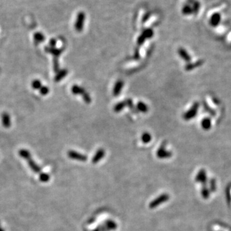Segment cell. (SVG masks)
I'll return each mask as SVG.
<instances>
[{
  "instance_id": "6da1fadb",
  "label": "cell",
  "mask_w": 231,
  "mask_h": 231,
  "mask_svg": "<svg viewBox=\"0 0 231 231\" xmlns=\"http://www.w3.org/2000/svg\"><path fill=\"white\" fill-rule=\"evenodd\" d=\"M199 106L200 104L198 101L194 102V103L193 104L191 107L183 114V119L186 121H189L193 119L197 115Z\"/></svg>"
},
{
  "instance_id": "7a4b0ae2",
  "label": "cell",
  "mask_w": 231,
  "mask_h": 231,
  "mask_svg": "<svg viewBox=\"0 0 231 231\" xmlns=\"http://www.w3.org/2000/svg\"><path fill=\"white\" fill-rule=\"evenodd\" d=\"M116 228V224L114 221L109 220V221L105 222V223L103 225H100V226L98 227L93 231H110L115 230Z\"/></svg>"
},
{
  "instance_id": "3957f363",
  "label": "cell",
  "mask_w": 231,
  "mask_h": 231,
  "mask_svg": "<svg viewBox=\"0 0 231 231\" xmlns=\"http://www.w3.org/2000/svg\"><path fill=\"white\" fill-rule=\"evenodd\" d=\"M169 199V196L167 194H163L160 197L155 198V200L152 201L149 205V207L150 209H155L157 207L160 205L161 203L165 202Z\"/></svg>"
},
{
  "instance_id": "277c9868",
  "label": "cell",
  "mask_w": 231,
  "mask_h": 231,
  "mask_svg": "<svg viewBox=\"0 0 231 231\" xmlns=\"http://www.w3.org/2000/svg\"><path fill=\"white\" fill-rule=\"evenodd\" d=\"M68 157L73 160L82 161V162H85L87 160V157L86 155L80 154L79 152H77L74 150H69L68 153Z\"/></svg>"
},
{
  "instance_id": "5b68a950",
  "label": "cell",
  "mask_w": 231,
  "mask_h": 231,
  "mask_svg": "<svg viewBox=\"0 0 231 231\" xmlns=\"http://www.w3.org/2000/svg\"><path fill=\"white\" fill-rule=\"evenodd\" d=\"M172 154L166 150V143H163L157 152V156L160 159H166L171 157Z\"/></svg>"
},
{
  "instance_id": "8992f818",
  "label": "cell",
  "mask_w": 231,
  "mask_h": 231,
  "mask_svg": "<svg viewBox=\"0 0 231 231\" xmlns=\"http://www.w3.org/2000/svg\"><path fill=\"white\" fill-rule=\"evenodd\" d=\"M221 15L218 13H214L211 15V17L209 19V24L213 27H216L219 25L220 21H221Z\"/></svg>"
},
{
  "instance_id": "52a82bcc",
  "label": "cell",
  "mask_w": 231,
  "mask_h": 231,
  "mask_svg": "<svg viewBox=\"0 0 231 231\" xmlns=\"http://www.w3.org/2000/svg\"><path fill=\"white\" fill-rule=\"evenodd\" d=\"M105 150L102 148H100L97 150V152H96V154L94 155V157L92 159V163L93 164H96L101 160L102 158H103L105 157Z\"/></svg>"
},
{
  "instance_id": "ba28073f",
  "label": "cell",
  "mask_w": 231,
  "mask_h": 231,
  "mask_svg": "<svg viewBox=\"0 0 231 231\" xmlns=\"http://www.w3.org/2000/svg\"><path fill=\"white\" fill-rule=\"evenodd\" d=\"M178 54L184 60H185L187 62H190L191 60V57L189 55V53L187 52V51L183 48H180L178 49Z\"/></svg>"
},
{
  "instance_id": "9c48e42d",
  "label": "cell",
  "mask_w": 231,
  "mask_h": 231,
  "mask_svg": "<svg viewBox=\"0 0 231 231\" xmlns=\"http://www.w3.org/2000/svg\"><path fill=\"white\" fill-rule=\"evenodd\" d=\"M84 23V15L83 14H80L79 15V17L77 18V22L75 23V28H76L78 32H81L83 29Z\"/></svg>"
},
{
  "instance_id": "30bf717a",
  "label": "cell",
  "mask_w": 231,
  "mask_h": 231,
  "mask_svg": "<svg viewBox=\"0 0 231 231\" xmlns=\"http://www.w3.org/2000/svg\"><path fill=\"white\" fill-rule=\"evenodd\" d=\"M203 63H204V61L203 60H198L193 63L189 62L187 64H186V66H185V69H186V71L193 70V69H194L195 68H198V67H200L202 65H203Z\"/></svg>"
},
{
  "instance_id": "8fae6325",
  "label": "cell",
  "mask_w": 231,
  "mask_h": 231,
  "mask_svg": "<svg viewBox=\"0 0 231 231\" xmlns=\"http://www.w3.org/2000/svg\"><path fill=\"white\" fill-rule=\"evenodd\" d=\"M27 161H28V165L29 166V167L31 168V170L33 171L34 172L38 173L41 171V167H40L39 166L37 165V163L35 162V161L32 159V158L27 160Z\"/></svg>"
},
{
  "instance_id": "7c38bea8",
  "label": "cell",
  "mask_w": 231,
  "mask_h": 231,
  "mask_svg": "<svg viewBox=\"0 0 231 231\" xmlns=\"http://www.w3.org/2000/svg\"><path fill=\"white\" fill-rule=\"evenodd\" d=\"M211 120L208 117L204 118L201 122V127L203 128V130L207 131L211 129Z\"/></svg>"
},
{
  "instance_id": "4fadbf2b",
  "label": "cell",
  "mask_w": 231,
  "mask_h": 231,
  "mask_svg": "<svg viewBox=\"0 0 231 231\" xmlns=\"http://www.w3.org/2000/svg\"><path fill=\"white\" fill-rule=\"evenodd\" d=\"M124 85V83L122 80H118L116 82L114 87L113 89V95L115 96H118L120 94L121 91L122 90V88Z\"/></svg>"
},
{
  "instance_id": "5bb4252c",
  "label": "cell",
  "mask_w": 231,
  "mask_h": 231,
  "mask_svg": "<svg viewBox=\"0 0 231 231\" xmlns=\"http://www.w3.org/2000/svg\"><path fill=\"white\" fill-rule=\"evenodd\" d=\"M1 118L3 125L6 128L10 127V125H11V120H10V116L6 112H4L1 116Z\"/></svg>"
},
{
  "instance_id": "9a60e30c",
  "label": "cell",
  "mask_w": 231,
  "mask_h": 231,
  "mask_svg": "<svg viewBox=\"0 0 231 231\" xmlns=\"http://www.w3.org/2000/svg\"><path fill=\"white\" fill-rule=\"evenodd\" d=\"M46 51L48 53H50L54 56V57H58L59 55H60L62 52V50L60 49H57V48H55L54 47H47L46 48Z\"/></svg>"
},
{
  "instance_id": "2e32d148",
  "label": "cell",
  "mask_w": 231,
  "mask_h": 231,
  "mask_svg": "<svg viewBox=\"0 0 231 231\" xmlns=\"http://www.w3.org/2000/svg\"><path fill=\"white\" fill-rule=\"evenodd\" d=\"M71 92L75 95H82L83 94L85 93V91L84 88L80 87L77 85H74L71 87Z\"/></svg>"
},
{
  "instance_id": "e0dca14e",
  "label": "cell",
  "mask_w": 231,
  "mask_h": 231,
  "mask_svg": "<svg viewBox=\"0 0 231 231\" xmlns=\"http://www.w3.org/2000/svg\"><path fill=\"white\" fill-rule=\"evenodd\" d=\"M136 108L138 111L143 112V113H146L148 111V107L147 105L143 101H139L137 104Z\"/></svg>"
},
{
  "instance_id": "ac0fdd59",
  "label": "cell",
  "mask_w": 231,
  "mask_h": 231,
  "mask_svg": "<svg viewBox=\"0 0 231 231\" xmlns=\"http://www.w3.org/2000/svg\"><path fill=\"white\" fill-rule=\"evenodd\" d=\"M68 75V70L66 69H62V70L59 71L57 75L55 77V82H59L61 80H62L66 75Z\"/></svg>"
},
{
  "instance_id": "d6986e66",
  "label": "cell",
  "mask_w": 231,
  "mask_h": 231,
  "mask_svg": "<svg viewBox=\"0 0 231 231\" xmlns=\"http://www.w3.org/2000/svg\"><path fill=\"white\" fill-rule=\"evenodd\" d=\"M19 155L21 157L23 158V159H25L26 160H28L29 159H30V158H32L31 154L27 150H25V149L20 150L19 151Z\"/></svg>"
},
{
  "instance_id": "ffe728a7",
  "label": "cell",
  "mask_w": 231,
  "mask_h": 231,
  "mask_svg": "<svg viewBox=\"0 0 231 231\" xmlns=\"http://www.w3.org/2000/svg\"><path fill=\"white\" fill-rule=\"evenodd\" d=\"M182 14H183L184 15H188L193 14L192 7H191V5L189 4H186L184 5L183 8H182Z\"/></svg>"
},
{
  "instance_id": "44dd1931",
  "label": "cell",
  "mask_w": 231,
  "mask_h": 231,
  "mask_svg": "<svg viewBox=\"0 0 231 231\" xmlns=\"http://www.w3.org/2000/svg\"><path fill=\"white\" fill-rule=\"evenodd\" d=\"M127 105H126L125 101H120L119 103H118L117 104L115 105V106L114 107V111L116 112H119L120 111H122V110L125 108V107Z\"/></svg>"
},
{
  "instance_id": "7402d4cb",
  "label": "cell",
  "mask_w": 231,
  "mask_h": 231,
  "mask_svg": "<svg viewBox=\"0 0 231 231\" xmlns=\"http://www.w3.org/2000/svg\"><path fill=\"white\" fill-rule=\"evenodd\" d=\"M141 140L144 144L148 143L152 140V136L148 132H144L141 136Z\"/></svg>"
},
{
  "instance_id": "603a6c76",
  "label": "cell",
  "mask_w": 231,
  "mask_h": 231,
  "mask_svg": "<svg viewBox=\"0 0 231 231\" xmlns=\"http://www.w3.org/2000/svg\"><path fill=\"white\" fill-rule=\"evenodd\" d=\"M126 102V105L128 107V108H129L134 113H137L138 112V110H137V108H135V107H134V105L132 102V100H131V99L128 98L127 99V100H125Z\"/></svg>"
},
{
  "instance_id": "cb8c5ba5",
  "label": "cell",
  "mask_w": 231,
  "mask_h": 231,
  "mask_svg": "<svg viewBox=\"0 0 231 231\" xmlns=\"http://www.w3.org/2000/svg\"><path fill=\"white\" fill-rule=\"evenodd\" d=\"M192 9H193V14H197L198 12H199V10H200V3L198 2V1H195V2L193 3V4L192 5Z\"/></svg>"
},
{
  "instance_id": "d4e9b609",
  "label": "cell",
  "mask_w": 231,
  "mask_h": 231,
  "mask_svg": "<svg viewBox=\"0 0 231 231\" xmlns=\"http://www.w3.org/2000/svg\"><path fill=\"white\" fill-rule=\"evenodd\" d=\"M50 177L49 175L46 173H41L39 175V180L40 181L42 182H47L50 181Z\"/></svg>"
},
{
  "instance_id": "484cf974",
  "label": "cell",
  "mask_w": 231,
  "mask_h": 231,
  "mask_svg": "<svg viewBox=\"0 0 231 231\" xmlns=\"http://www.w3.org/2000/svg\"><path fill=\"white\" fill-rule=\"evenodd\" d=\"M35 41L37 42H41L44 40V37L41 33H37L34 35Z\"/></svg>"
},
{
  "instance_id": "4316f807",
  "label": "cell",
  "mask_w": 231,
  "mask_h": 231,
  "mask_svg": "<svg viewBox=\"0 0 231 231\" xmlns=\"http://www.w3.org/2000/svg\"><path fill=\"white\" fill-rule=\"evenodd\" d=\"M32 87H33V88L35 89H41L42 87V84L40 80H35L33 82H32Z\"/></svg>"
},
{
  "instance_id": "83f0119b",
  "label": "cell",
  "mask_w": 231,
  "mask_h": 231,
  "mask_svg": "<svg viewBox=\"0 0 231 231\" xmlns=\"http://www.w3.org/2000/svg\"><path fill=\"white\" fill-rule=\"evenodd\" d=\"M143 35L145 37H146V38L150 39V38H151V37H152L153 35H154V32H153V31L151 29H148L143 32Z\"/></svg>"
},
{
  "instance_id": "f1b7e54d",
  "label": "cell",
  "mask_w": 231,
  "mask_h": 231,
  "mask_svg": "<svg viewBox=\"0 0 231 231\" xmlns=\"http://www.w3.org/2000/svg\"><path fill=\"white\" fill-rule=\"evenodd\" d=\"M203 108H204V109H205V111L206 112H207L209 114H210L212 116L215 115V112H214V111L208 106V105L205 102H203Z\"/></svg>"
},
{
  "instance_id": "f546056e",
  "label": "cell",
  "mask_w": 231,
  "mask_h": 231,
  "mask_svg": "<svg viewBox=\"0 0 231 231\" xmlns=\"http://www.w3.org/2000/svg\"><path fill=\"white\" fill-rule=\"evenodd\" d=\"M82 98H83V100L86 103H90L91 101V96L90 95H89L87 93L85 92V93H84L82 95Z\"/></svg>"
},
{
  "instance_id": "4dcf8cb0",
  "label": "cell",
  "mask_w": 231,
  "mask_h": 231,
  "mask_svg": "<svg viewBox=\"0 0 231 231\" xmlns=\"http://www.w3.org/2000/svg\"><path fill=\"white\" fill-rule=\"evenodd\" d=\"M39 90H40V93H41V95L43 96L48 95V94L49 93V91H50L49 88L46 86H42Z\"/></svg>"
},
{
  "instance_id": "1f68e13d",
  "label": "cell",
  "mask_w": 231,
  "mask_h": 231,
  "mask_svg": "<svg viewBox=\"0 0 231 231\" xmlns=\"http://www.w3.org/2000/svg\"><path fill=\"white\" fill-rule=\"evenodd\" d=\"M53 67H54L55 71L56 73H58L59 71V65L57 57H55L53 58Z\"/></svg>"
},
{
  "instance_id": "d6a6232c",
  "label": "cell",
  "mask_w": 231,
  "mask_h": 231,
  "mask_svg": "<svg viewBox=\"0 0 231 231\" xmlns=\"http://www.w3.org/2000/svg\"><path fill=\"white\" fill-rule=\"evenodd\" d=\"M145 39H146V37H145L143 34L141 35L139 37V38L138 39V44L139 45H141L142 44L144 43V42L145 41Z\"/></svg>"
},
{
  "instance_id": "836d02e7",
  "label": "cell",
  "mask_w": 231,
  "mask_h": 231,
  "mask_svg": "<svg viewBox=\"0 0 231 231\" xmlns=\"http://www.w3.org/2000/svg\"><path fill=\"white\" fill-rule=\"evenodd\" d=\"M50 44L51 45V47H55L56 45V41L55 39H52L50 41Z\"/></svg>"
},
{
  "instance_id": "e575fe53",
  "label": "cell",
  "mask_w": 231,
  "mask_h": 231,
  "mask_svg": "<svg viewBox=\"0 0 231 231\" xmlns=\"http://www.w3.org/2000/svg\"><path fill=\"white\" fill-rule=\"evenodd\" d=\"M134 58L135 59H139V52L138 50H136L135 52V55H134Z\"/></svg>"
},
{
  "instance_id": "d590c367",
  "label": "cell",
  "mask_w": 231,
  "mask_h": 231,
  "mask_svg": "<svg viewBox=\"0 0 231 231\" xmlns=\"http://www.w3.org/2000/svg\"><path fill=\"white\" fill-rule=\"evenodd\" d=\"M0 231H5V230L3 229L2 227H0Z\"/></svg>"
}]
</instances>
